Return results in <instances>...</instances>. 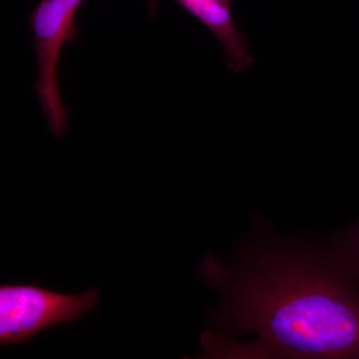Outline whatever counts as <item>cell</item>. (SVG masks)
<instances>
[{"label":"cell","mask_w":359,"mask_h":359,"mask_svg":"<svg viewBox=\"0 0 359 359\" xmlns=\"http://www.w3.org/2000/svg\"><path fill=\"white\" fill-rule=\"evenodd\" d=\"M201 276L223 290L224 320L255 337L229 358H359V280L332 252L271 245L233 271L207 257Z\"/></svg>","instance_id":"obj_1"},{"label":"cell","mask_w":359,"mask_h":359,"mask_svg":"<svg viewBox=\"0 0 359 359\" xmlns=\"http://www.w3.org/2000/svg\"><path fill=\"white\" fill-rule=\"evenodd\" d=\"M83 0H41L29 15L36 54L35 94L52 133L62 138L67 110L58 88L57 66L63 46L77 39L75 20Z\"/></svg>","instance_id":"obj_2"},{"label":"cell","mask_w":359,"mask_h":359,"mask_svg":"<svg viewBox=\"0 0 359 359\" xmlns=\"http://www.w3.org/2000/svg\"><path fill=\"white\" fill-rule=\"evenodd\" d=\"M98 299L96 287L65 294L33 285H1L0 344H25L47 328L74 323Z\"/></svg>","instance_id":"obj_3"},{"label":"cell","mask_w":359,"mask_h":359,"mask_svg":"<svg viewBox=\"0 0 359 359\" xmlns=\"http://www.w3.org/2000/svg\"><path fill=\"white\" fill-rule=\"evenodd\" d=\"M186 13L201 21L223 47L226 66L242 72L254 65L244 34L231 13V0H175Z\"/></svg>","instance_id":"obj_4"},{"label":"cell","mask_w":359,"mask_h":359,"mask_svg":"<svg viewBox=\"0 0 359 359\" xmlns=\"http://www.w3.org/2000/svg\"><path fill=\"white\" fill-rule=\"evenodd\" d=\"M332 254L359 280V226L335 244Z\"/></svg>","instance_id":"obj_5"},{"label":"cell","mask_w":359,"mask_h":359,"mask_svg":"<svg viewBox=\"0 0 359 359\" xmlns=\"http://www.w3.org/2000/svg\"><path fill=\"white\" fill-rule=\"evenodd\" d=\"M148 11L151 18H155L157 13V0H147Z\"/></svg>","instance_id":"obj_6"}]
</instances>
